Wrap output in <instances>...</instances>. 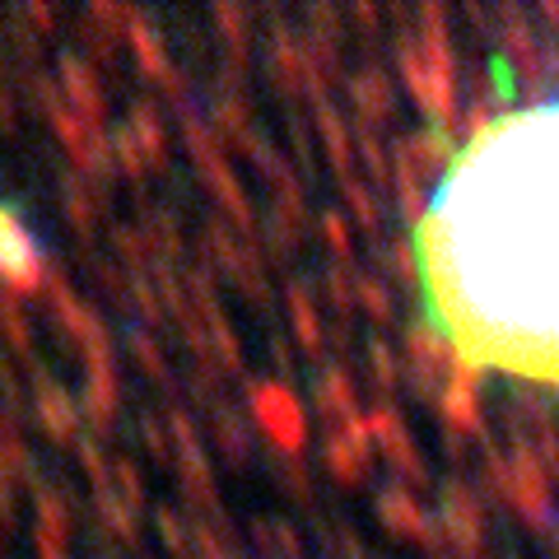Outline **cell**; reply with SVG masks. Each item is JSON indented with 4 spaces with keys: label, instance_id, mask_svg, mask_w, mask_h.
Returning <instances> with one entry per match:
<instances>
[{
    "label": "cell",
    "instance_id": "4fadbf2b",
    "mask_svg": "<svg viewBox=\"0 0 559 559\" xmlns=\"http://www.w3.org/2000/svg\"><path fill=\"white\" fill-rule=\"evenodd\" d=\"M131 355H135L140 369H145V378H154V382H173V369H168L164 349H159V341H154L145 326H135V331H131Z\"/></svg>",
    "mask_w": 559,
    "mask_h": 559
},
{
    "label": "cell",
    "instance_id": "9a60e30c",
    "mask_svg": "<svg viewBox=\"0 0 559 559\" xmlns=\"http://www.w3.org/2000/svg\"><path fill=\"white\" fill-rule=\"evenodd\" d=\"M140 443L150 448L154 462H173V433H168L164 419H154V415L140 419Z\"/></svg>",
    "mask_w": 559,
    "mask_h": 559
},
{
    "label": "cell",
    "instance_id": "d6986e66",
    "mask_svg": "<svg viewBox=\"0 0 559 559\" xmlns=\"http://www.w3.org/2000/svg\"><path fill=\"white\" fill-rule=\"evenodd\" d=\"M0 392H5V401H20V373L10 369V359H0Z\"/></svg>",
    "mask_w": 559,
    "mask_h": 559
},
{
    "label": "cell",
    "instance_id": "5bb4252c",
    "mask_svg": "<svg viewBox=\"0 0 559 559\" xmlns=\"http://www.w3.org/2000/svg\"><path fill=\"white\" fill-rule=\"evenodd\" d=\"M215 439H219L224 452H229V462H242V448H248V439H242L238 415L224 406V401H215Z\"/></svg>",
    "mask_w": 559,
    "mask_h": 559
},
{
    "label": "cell",
    "instance_id": "ba28073f",
    "mask_svg": "<svg viewBox=\"0 0 559 559\" xmlns=\"http://www.w3.org/2000/svg\"><path fill=\"white\" fill-rule=\"evenodd\" d=\"M252 411L261 419V429H266L280 448H299L304 443V415H299V406H294V396L285 388H275V382H257L252 388Z\"/></svg>",
    "mask_w": 559,
    "mask_h": 559
},
{
    "label": "cell",
    "instance_id": "2e32d148",
    "mask_svg": "<svg viewBox=\"0 0 559 559\" xmlns=\"http://www.w3.org/2000/svg\"><path fill=\"white\" fill-rule=\"evenodd\" d=\"M14 14H20V20H24L33 33H43V38H47L51 28H57V10H51V5H24V10H14Z\"/></svg>",
    "mask_w": 559,
    "mask_h": 559
},
{
    "label": "cell",
    "instance_id": "9c48e42d",
    "mask_svg": "<svg viewBox=\"0 0 559 559\" xmlns=\"http://www.w3.org/2000/svg\"><path fill=\"white\" fill-rule=\"evenodd\" d=\"M61 210H66V224L80 238H94L103 215H108V197H103V187L94 178L75 173V178H66V187H61Z\"/></svg>",
    "mask_w": 559,
    "mask_h": 559
},
{
    "label": "cell",
    "instance_id": "e0dca14e",
    "mask_svg": "<svg viewBox=\"0 0 559 559\" xmlns=\"http://www.w3.org/2000/svg\"><path fill=\"white\" fill-rule=\"evenodd\" d=\"M215 20H219V28H224V38H229V47H242V10L219 5Z\"/></svg>",
    "mask_w": 559,
    "mask_h": 559
},
{
    "label": "cell",
    "instance_id": "30bf717a",
    "mask_svg": "<svg viewBox=\"0 0 559 559\" xmlns=\"http://www.w3.org/2000/svg\"><path fill=\"white\" fill-rule=\"evenodd\" d=\"M121 127H127L131 145H135L140 159H145V168H164V159H168V135H164V121H159V112H154L150 103H131V117L121 121Z\"/></svg>",
    "mask_w": 559,
    "mask_h": 559
},
{
    "label": "cell",
    "instance_id": "7c38bea8",
    "mask_svg": "<svg viewBox=\"0 0 559 559\" xmlns=\"http://www.w3.org/2000/svg\"><path fill=\"white\" fill-rule=\"evenodd\" d=\"M0 336L20 349V355H33V326L24 318L20 294H10V289H0Z\"/></svg>",
    "mask_w": 559,
    "mask_h": 559
},
{
    "label": "cell",
    "instance_id": "277c9868",
    "mask_svg": "<svg viewBox=\"0 0 559 559\" xmlns=\"http://www.w3.org/2000/svg\"><path fill=\"white\" fill-rule=\"evenodd\" d=\"M168 433H173V466H178L182 495L191 503H201V509L215 513L219 499H215V480H210V462H205L201 439H197V429H191V419H187L182 406L168 411Z\"/></svg>",
    "mask_w": 559,
    "mask_h": 559
},
{
    "label": "cell",
    "instance_id": "3957f363",
    "mask_svg": "<svg viewBox=\"0 0 559 559\" xmlns=\"http://www.w3.org/2000/svg\"><path fill=\"white\" fill-rule=\"evenodd\" d=\"M84 355V396H80V411L84 419L108 433L117 425V406H121V382H117V355H112V336L108 341H94L80 349Z\"/></svg>",
    "mask_w": 559,
    "mask_h": 559
},
{
    "label": "cell",
    "instance_id": "52a82bcc",
    "mask_svg": "<svg viewBox=\"0 0 559 559\" xmlns=\"http://www.w3.org/2000/svg\"><path fill=\"white\" fill-rule=\"evenodd\" d=\"M47 304H51V318H57V326H61L80 349L94 345V341H108V331H103V322H98V312L84 304L57 271H51V280H47Z\"/></svg>",
    "mask_w": 559,
    "mask_h": 559
},
{
    "label": "cell",
    "instance_id": "8992f818",
    "mask_svg": "<svg viewBox=\"0 0 559 559\" xmlns=\"http://www.w3.org/2000/svg\"><path fill=\"white\" fill-rule=\"evenodd\" d=\"M33 415H38V425L51 443H80V401L70 396L61 382H51L43 369L33 373Z\"/></svg>",
    "mask_w": 559,
    "mask_h": 559
},
{
    "label": "cell",
    "instance_id": "ac0fdd59",
    "mask_svg": "<svg viewBox=\"0 0 559 559\" xmlns=\"http://www.w3.org/2000/svg\"><path fill=\"white\" fill-rule=\"evenodd\" d=\"M20 127V103H14L10 80H0V131H14Z\"/></svg>",
    "mask_w": 559,
    "mask_h": 559
},
{
    "label": "cell",
    "instance_id": "ffe728a7",
    "mask_svg": "<svg viewBox=\"0 0 559 559\" xmlns=\"http://www.w3.org/2000/svg\"><path fill=\"white\" fill-rule=\"evenodd\" d=\"M38 559H66V550L61 546H43V540H38Z\"/></svg>",
    "mask_w": 559,
    "mask_h": 559
},
{
    "label": "cell",
    "instance_id": "7a4b0ae2",
    "mask_svg": "<svg viewBox=\"0 0 559 559\" xmlns=\"http://www.w3.org/2000/svg\"><path fill=\"white\" fill-rule=\"evenodd\" d=\"M51 266L38 248V238L24 229V219L0 201V289L10 294H47Z\"/></svg>",
    "mask_w": 559,
    "mask_h": 559
},
{
    "label": "cell",
    "instance_id": "8fae6325",
    "mask_svg": "<svg viewBox=\"0 0 559 559\" xmlns=\"http://www.w3.org/2000/svg\"><path fill=\"white\" fill-rule=\"evenodd\" d=\"M33 509H38V540L43 546H61L75 536V509H70V499L57 495V489L38 485L33 489Z\"/></svg>",
    "mask_w": 559,
    "mask_h": 559
},
{
    "label": "cell",
    "instance_id": "5b68a950",
    "mask_svg": "<svg viewBox=\"0 0 559 559\" xmlns=\"http://www.w3.org/2000/svg\"><path fill=\"white\" fill-rule=\"evenodd\" d=\"M57 75H61L57 84H61V94L70 103V112L84 117L98 131L108 127V84H103L98 70L84 57H75V51H66V57L57 61Z\"/></svg>",
    "mask_w": 559,
    "mask_h": 559
},
{
    "label": "cell",
    "instance_id": "6da1fadb",
    "mask_svg": "<svg viewBox=\"0 0 559 559\" xmlns=\"http://www.w3.org/2000/svg\"><path fill=\"white\" fill-rule=\"evenodd\" d=\"M415 257L429 322L462 364L559 382V98L452 154Z\"/></svg>",
    "mask_w": 559,
    "mask_h": 559
}]
</instances>
